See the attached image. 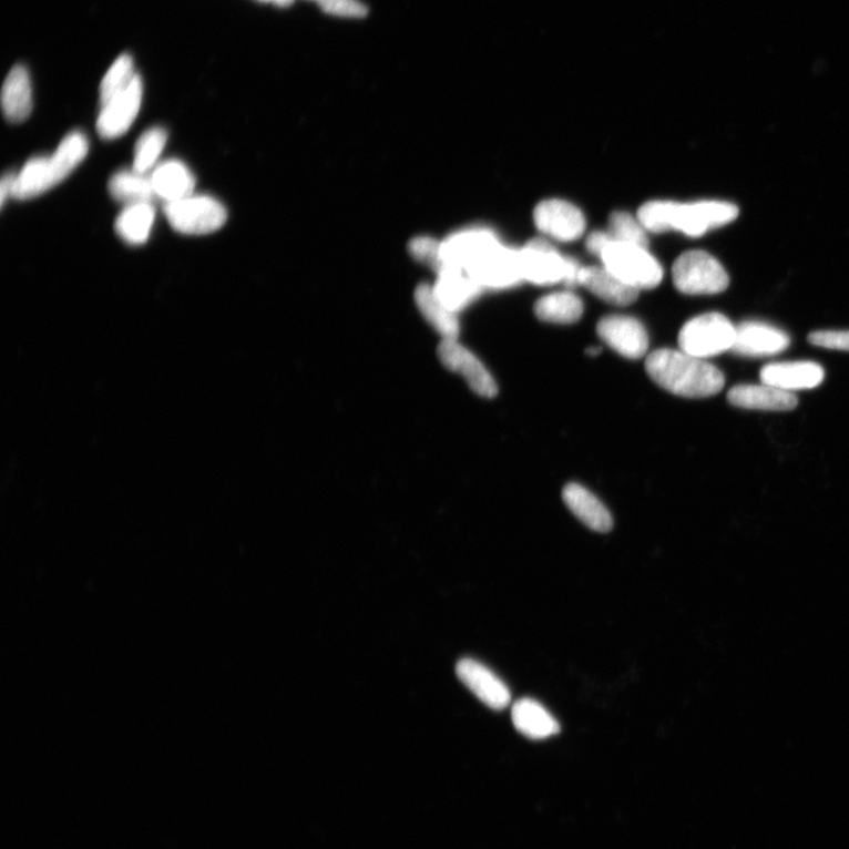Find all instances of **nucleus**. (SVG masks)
<instances>
[{"label": "nucleus", "instance_id": "nucleus-1", "mask_svg": "<svg viewBox=\"0 0 849 849\" xmlns=\"http://www.w3.org/2000/svg\"><path fill=\"white\" fill-rule=\"evenodd\" d=\"M647 374L662 389L685 398H707L723 391L725 376L706 361L682 349L661 348L645 360Z\"/></svg>", "mask_w": 849, "mask_h": 849}, {"label": "nucleus", "instance_id": "nucleus-2", "mask_svg": "<svg viewBox=\"0 0 849 849\" xmlns=\"http://www.w3.org/2000/svg\"><path fill=\"white\" fill-rule=\"evenodd\" d=\"M738 216L737 206L726 201H699L681 203L674 201H651L637 214L647 232H681L699 237L712 229L733 223Z\"/></svg>", "mask_w": 849, "mask_h": 849}, {"label": "nucleus", "instance_id": "nucleus-3", "mask_svg": "<svg viewBox=\"0 0 849 849\" xmlns=\"http://www.w3.org/2000/svg\"><path fill=\"white\" fill-rule=\"evenodd\" d=\"M89 141L81 132L63 139L51 156L30 158L16 176L12 197L29 200L40 196L64 181L86 157Z\"/></svg>", "mask_w": 849, "mask_h": 849}, {"label": "nucleus", "instance_id": "nucleus-4", "mask_svg": "<svg viewBox=\"0 0 849 849\" xmlns=\"http://www.w3.org/2000/svg\"><path fill=\"white\" fill-rule=\"evenodd\" d=\"M599 257L604 268L637 290L655 288L663 279V268L647 247L618 243L613 238Z\"/></svg>", "mask_w": 849, "mask_h": 849}, {"label": "nucleus", "instance_id": "nucleus-5", "mask_svg": "<svg viewBox=\"0 0 849 849\" xmlns=\"http://www.w3.org/2000/svg\"><path fill=\"white\" fill-rule=\"evenodd\" d=\"M736 327L722 313H706L689 320L679 330L678 345L683 352L708 359L732 350Z\"/></svg>", "mask_w": 849, "mask_h": 849}, {"label": "nucleus", "instance_id": "nucleus-6", "mask_svg": "<svg viewBox=\"0 0 849 849\" xmlns=\"http://www.w3.org/2000/svg\"><path fill=\"white\" fill-rule=\"evenodd\" d=\"M675 287L683 294L713 295L729 286L727 270L712 254L689 250L678 256L673 266Z\"/></svg>", "mask_w": 849, "mask_h": 849}, {"label": "nucleus", "instance_id": "nucleus-7", "mask_svg": "<svg viewBox=\"0 0 849 849\" xmlns=\"http://www.w3.org/2000/svg\"><path fill=\"white\" fill-rule=\"evenodd\" d=\"M164 214L176 232L187 235L214 233L226 224L228 216L223 203L203 195L165 203Z\"/></svg>", "mask_w": 849, "mask_h": 849}, {"label": "nucleus", "instance_id": "nucleus-8", "mask_svg": "<svg viewBox=\"0 0 849 849\" xmlns=\"http://www.w3.org/2000/svg\"><path fill=\"white\" fill-rule=\"evenodd\" d=\"M437 355L442 365L463 377L471 390L484 398H494L498 386L484 364L458 339H442Z\"/></svg>", "mask_w": 849, "mask_h": 849}, {"label": "nucleus", "instance_id": "nucleus-9", "mask_svg": "<svg viewBox=\"0 0 849 849\" xmlns=\"http://www.w3.org/2000/svg\"><path fill=\"white\" fill-rule=\"evenodd\" d=\"M533 221L542 234L560 243L576 242L586 228L583 213L570 202L559 198L541 202L534 208Z\"/></svg>", "mask_w": 849, "mask_h": 849}, {"label": "nucleus", "instance_id": "nucleus-10", "mask_svg": "<svg viewBox=\"0 0 849 849\" xmlns=\"http://www.w3.org/2000/svg\"><path fill=\"white\" fill-rule=\"evenodd\" d=\"M468 273L483 288H511L523 282L520 250L497 244Z\"/></svg>", "mask_w": 849, "mask_h": 849}, {"label": "nucleus", "instance_id": "nucleus-11", "mask_svg": "<svg viewBox=\"0 0 849 849\" xmlns=\"http://www.w3.org/2000/svg\"><path fill=\"white\" fill-rule=\"evenodd\" d=\"M523 280L538 286L563 283L566 257L562 256L545 239H531L520 250Z\"/></svg>", "mask_w": 849, "mask_h": 849}, {"label": "nucleus", "instance_id": "nucleus-12", "mask_svg": "<svg viewBox=\"0 0 849 849\" xmlns=\"http://www.w3.org/2000/svg\"><path fill=\"white\" fill-rule=\"evenodd\" d=\"M599 337L620 356L641 359L648 352L647 329L634 317L608 316L597 324Z\"/></svg>", "mask_w": 849, "mask_h": 849}, {"label": "nucleus", "instance_id": "nucleus-13", "mask_svg": "<svg viewBox=\"0 0 849 849\" xmlns=\"http://www.w3.org/2000/svg\"><path fill=\"white\" fill-rule=\"evenodd\" d=\"M143 98V83L140 75L131 86L114 100L101 106L98 132L103 140H115L124 135L135 122Z\"/></svg>", "mask_w": 849, "mask_h": 849}, {"label": "nucleus", "instance_id": "nucleus-14", "mask_svg": "<svg viewBox=\"0 0 849 849\" xmlns=\"http://www.w3.org/2000/svg\"><path fill=\"white\" fill-rule=\"evenodd\" d=\"M790 345L782 329L760 321H746L736 327L732 352L737 356L763 358L777 356Z\"/></svg>", "mask_w": 849, "mask_h": 849}, {"label": "nucleus", "instance_id": "nucleus-15", "mask_svg": "<svg viewBox=\"0 0 849 849\" xmlns=\"http://www.w3.org/2000/svg\"><path fill=\"white\" fill-rule=\"evenodd\" d=\"M456 673L459 679L491 709L503 710L510 705V689L484 664L464 658L457 664Z\"/></svg>", "mask_w": 849, "mask_h": 849}, {"label": "nucleus", "instance_id": "nucleus-16", "mask_svg": "<svg viewBox=\"0 0 849 849\" xmlns=\"http://www.w3.org/2000/svg\"><path fill=\"white\" fill-rule=\"evenodd\" d=\"M500 243V238L489 229H470L458 233L441 244L444 268L457 267L469 272L479 258Z\"/></svg>", "mask_w": 849, "mask_h": 849}, {"label": "nucleus", "instance_id": "nucleus-17", "mask_svg": "<svg viewBox=\"0 0 849 849\" xmlns=\"http://www.w3.org/2000/svg\"><path fill=\"white\" fill-rule=\"evenodd\" d=\"M763 383L794 392L814 390L825 379L822 366L814 361L773 362L760 372Z\"/></svg>", "mask_w": 849, "mask_h": 849}, {"label": "nucleus", "instance_id": "nucleus-18", "mask_svg": "<svg viewBox=\"0 0 849 849\" xmlns=\"http://www.w3.org/2000/svg\"><path fill=\"white\" fill-rule=\"evenodd\" d=\"M728 401L736 408L770 412L792 411L799 403L796 395L766 383L734 386Z\"/></svg>", "mask_w": 849, "mask_h": 849}, {"label": "nucleus", "instance_id": "nucleus-19", "mask_svg": "<svg viewBox=\"0 0 849 849\" xmlns=\"http://www.w3.org/2000/svg\"><path fill=\"white\" fill-rule=\"evenodd\" d=\"M563 501L577 519L596 532L605 533L613 529V515L599 498L580 484H567L563 490Z\"/></svg>", "mask_w": 849, "mask_h": 849}, {"label": "nucleus", "instance_id": "nucleus-20", "mask_svg": "<svg viewBox=\"0 0 849 849\" xmlns=\"http://www.w3.org/2000/svg\"><path fill=\"white\" fill-rule=\"evenodd\" d=\"M580 285L592 291L601 300L624 307L635 303L640 290L626 285L604 267H583Z\"/></svg>", "mask_w": 849, "mask_h": 849}, {"label": "nucleus", "instance_id": "nucleus-21", "mask_svg": "<svg viewBox=\"0 0 849 849\" xmlns=\"http://www.w3.org/2000/svg\"><path fill=\"white\" fill-rule=\"evenodd\" d=\"M434 289L442 304L457 313L470 305L483 287L467 270L446 267L439 272Z\"/></svg>", "mask_w": 849, "mask_h": 849}, {"label": "nucleus", "instance_id": "nucleus-22", "mask_svg": "<svg viewBox=\"0 0 849 849\" xmlns=\"http://www.w3.org/2000/svg\"><path fill=\"white\" fill-rule=\"evenodd\" d=\"M512 723L516 730L531 740H544L561 732L558 719L532 698L516 700L512 707Z\"/></svg>", "mask_w": 849, "mask_h": 849}, {"label": "nucleus", "instance_id": "nucleus-23", "mask_svg": "<svg viewBox=\"0 0 849 849\" xmlns=\"http://www.w3.org/2000/svg\"><path fill=\"white\" fill-rule=\"evenodd\" d=\"M155 196L165 203L175 202L193 195L195 177L187 165L181 161H165L157 165L151 176Z\"/></svg>", "mask_w": 849, "mask_h": 849}, {"label": "nucleus", "instance_id": "nucleus-24", "mask_svg": "<svg viewBox=\"0 0 849 849\" xmlns=\"http://www.w3.org/2000/svg\"><path fill=\"white\" fill-rule=\"evenodd\" d=\"M2 105L7 120L22 123L32 113V88L29 71L23 65H16L4 82Z\"/></svg>", "mask_w": 849, "mask_h": 849}, {"label": "nucleus", "instance_id": "nucleus-25", "mask_svg": "<svg viewBox=\"0 0 849 849\" xmlns=\"http://www.w3.org/2000/svg\"><path fill=\"white\" fill-rule=\"evenodd\" d=\"M416 301L423 318L433 326L442 339H458L460 326L457 313L442 304L434 286L420 285L416 290Z\"/></svg>", "mask_w": 849, "mask_h": 849}, {"label": "nucleus", "instance_id": "nucleus-26", "mask_svg": "<svg viewBox=\"0 0 849 849\" xmlns=\"http://www.w3.org/2000/svg\"><path fill=\"white\" fill-rule=\"evenodd\" d=\"M583 311L582 299L569 290L548 294L534 305L536 317L551 324H575L582 318Z\"/></svg>", "mask_w": 849, "mask_h": 849}, {"label": "nucleus", "instance_id": "nucleus-27", "mask_svg": "<svg viewBox=\"0 0 849 849\" xmlns=\"http://www.w3.org/2000/svg\"><path fill=\"white\" fill-rule=\"evenodd\" d=\"M155 221V208L152 203H139L126 206L119 215L115 229L129 245H143L150 238Z\"/></svg>", "mask_w": 849, "mask_h": 849}, {"label": "nucleus", "instance_id": "nucleus-28", "mask_svg": "<svg viewBox=\"0 0 849 849\" xmlns=\"http://www.w3.org/2000/svg\"><path fill=\"white\" fill-rule=\"evenodd\" d=\"M109 193L122 205L152 203L155 197L151 177L135 171H121L109 181Z\"/></svg>", "mask_w": 849, "mask_h": 849}, {"label": "nucleus", "instance_id": "nucleus-29", "mask_svg": "<svg viewBox=\"0 0 849 849\" xmlns=\"http://www.w3.org/2000/svg\"><path fill=\"white\" fill-rule=\"evenodd\" d=\"M136 76L137 73L132 57H129L126 53L121 54L115 63L110 67L101 83V106L122 94L124 90L132 85Z\"/></svg>", "mask_w": 849, "mask_h": 849}, {"label": "nucleus", "instance_id": "nucleus-30", "mask_svg": "<svg viewBox=\"0 0 849 849\" xmlns=\"http://www.w3.org/2000/svg\"><path fill=\"white\" fill-rule=\"evenodd\" d=\"M168 134L163 127L155 126L146 131L137 141L134 156V171L145 174L151 171L161 156Z\"/></svg>", "mask_w": 849, "mask_h": 849}, {"label": "nucleus", "instance_id": "nucleus-31", "mask_svg": "<svg viewBox=\"0 0 849 849\" xmlns=\"http://www.w3.org/2000/svg\"><path fill=\"white\" fill-rule=\"evenodd\" d=\"M608 233L618 243L648 247L647 229L638 217L630 213L615 212L608 219Z\"/></svg>", "mask_w": 849, "mask_h": 849}, {"label": "nucleus", "instance_id": "nucleus-32", "mask_svg": "<svg viewBox=\"0 0 849 849\" xmlns=\"http://www.w3.org/2000/svg\"><path fill=\"white\" fill-rule=\"evenodd\" d=\"M410 250L417 260L429 264L438 273L444 268L441 257V244L431 237H418L410 245Z\"/></svg>", "mask_w": 849, "mask_h": 849}, {"label": "nucleus", "instance_id": "nucleus-33", "mask_svg": "<svg viewBox=\"0 0 849 849\" xmlns=\"http://www.w3.org/2000/svg\"><path fill=\"white\" fill-rule=\"evenodd\" d=\"M313 2L334 16L362 18L367 14V8L359 0H313Z\"/></svg>", "mask_w": 849, "mask_h": 849}, {"label": "nucleus", "instance_id": "nucleus-34", "mask_svg": "<svg viewBox=\"0 0 849 849\" xmlns=\"http://www.w3.org/2000/svg\"><path fill=\"white\" fill-rule=\"evenodd\" d=\"M808 341L818 347L849 352V330L814 331V334L809 335Z\"/></svg>", "mask_w": 849, "mask_h": 849}, {"label": "nucleus", "instance_id": "nucleus-35", "mask_svg": "<svg viewBox=\"0 0 849 849\" xmlns=\"http://www.w3.org/2000/svg\"><path fill=\"white\" fill-rule=\"evenodd\" d=\"M612 239L613 236L608 232H594L586 238V249L593 255L600 256Z\"/></svg>", "mask_w": 849, "mask_h": 849}, {"label": "nucleus", "instance_id": "nucleus-36", "mask_svg": "<svg viewBox=\"0 0 849 849\" xmlns=\"http://www.w3.org/2000/svg\"><path fill=\"white\" fill-rule=\"evenodd\" d=\"M582 268L574 258L566 257V267H565V274H564V280L563 283L567 287H574L576 285H580V276Z\"/></svg>", "mask_w": 849, "mask_h": 849}, {"label": "nucleus", "instance_id": "nucleus-37", "mask_svg": "<svg viewBox=\"0 0 849 849\" xmlns=\"http://www.w3.org/2000/svg\"><path fill=\"white\" fill-rule=\"evenodd\" d=\"M16 176L9 173L3 176L2 183H0V202H2V207H4L7 200L12 197Z\"/></svg>", "mask_w": 849, "mask_h": 849}, {"label": "nucleus", "instance_id": "nucleus-38", "mask_svg": "<svg viewBox=\"0 0 849 849\" xmlns=\"http://www.w3.org/2000/svg\"><path fill=\"white\" fill-rule=\"evenodd\" d=\"M263 2H270L278 7H289L294 0H263Z\"/></svg>", "mask_w": 849, "mask_h": 849}, {"label": "nucleus", "instance_id": "nucleus-39", "mask_svg": "<svg viewBox=\"0 0 849 849\" xmlns=\"http://www.w3.org/2000/svg\"><path fill=\"white\" fill-rule=\"evenodd\" d=\"M601 352H602L601 347L593 346V347L586 348V355H589L590 357H597L599 355H601Z\"/></svg>", "mask_w": 849, "mask_h": 849}]
</instances>
